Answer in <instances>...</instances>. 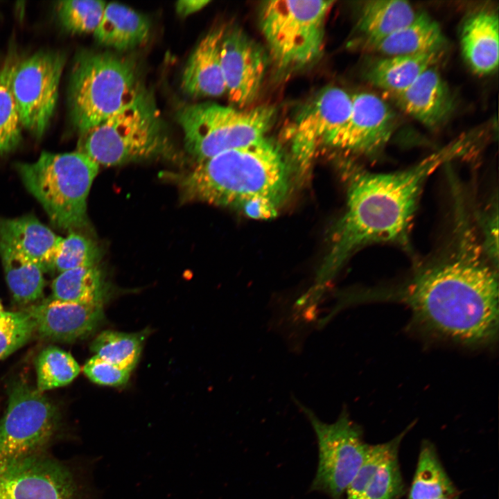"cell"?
I'll return each instance as SVG.
<instances>
[{
    "label": "cell",
    "mask_w": 499,
    "mask_h": 499,
    "mask_svg": "<svg viewBox=\"0 0 499 499\" xmlns=\"http://www.w3.org/2000/svg\"><path fill=\"white\" fill-rule=\"evenodd\" d=\"M222 28L207 33L191 55L182 77V89L193 97H216L226 89L220 62Z\"/></svg>",
    "instance_id": "obj_17"
},
{
    "label": "cell",
    "mask_w": 499,
    "mask_h": 499,
    "mask_svg": "<svg viewBox=\"0 0 499 499\" xmlns=\"http://www.w3.org/2000/svg\"><path fill=\"white\" fill-rule=\"evenodd\" d=\"M98 462L68 464L46 454L0 462V499H101L94 478Z\"/></svg>",
    "instance_id": "obj_9"
},
{
    "label": "cell",
    "mask_w": 499,
    "mask_h": 499,
    "mask_svg": "<svg viewBox=\"0 0 499 499\" xmlns=\"http://www.w3.org/2000/svg\"><path fill=\"white\" fill-rule=\"evenodd\" d=\"M394 129L389 106L370 92L352 95L348 119L331 134L325 146L344 151L373 155L387 143Z\"/></svg>",
    "instance_id": "obj_14"
},
{
    "label": "cell",
    "mask_w": 499,
    "mask_h": 499,
    "mask_svg": "<svg viewBox=\"0 0 499 499\" xmlns=\"http://www.w3.org/2000/svg\"><path fill=\"white\" fill-rule=\"evenodd\" d=\"M220 62L229 99L242 108L259 94L267 58L264 51L238 28L225 30Z\"/></svg>",
    "instance_id": "obj_15"
},
{
    "label": "cell",
    "mask_w": 499,
    "mask_h": 499,
    "mask_svg": "<svg viewBox=\"0 0 499 499\" xmlns=\"http://www.w3.org/2000/svg\"><path fill=\"white\" fill-rule=\"evenodd\" d=\"M143 339L137 333L104 331L93 341L91 350L100 358L131 371L140 356Z\"/></svg>",
    "instance_id": "obj_31"
},
{
    "label": "cell",
    "mask_w": 499,
    "mask_h": 499,
    "mask_svg": "<svg viewBox=\"0 0 499 499\" xmlns=\"http://www.w3.org/2000/svg\"><path fill=\"white\" fill-rule=\"evenodd\" d=\"M60 424L59 410L43 392L15 383L0 419V462L46 454Z\"/></svg>",
    "instance_id": "obj_10"
},
{
    "label": "cell",
    "mask_w": 499,
    "mask_h": 499,
    "mask_svg": "<svg viewBox=\"0 0 499 499\" xmlns=\"http://www.w3.org/2000/svg\"><path fill=\"white\" fill-rule=\"evenodd\" d=\"M450 240L431 260L391 288L359 293L360 302L387 300L412 311L413 323L455 343H492L498 329V265L484 252L467 211L458 206Z\"/></svg>",
    "instance_id": "obj_1"
},
{
    "label": "cell",
    "mask_w": 499,
    "mask_h": 499,
    "mask_svg": "<svg viewBox=\"0 0 499 499\" xmlns=\"http://www.w3.org/2000/svg\"><path fill=\"white\" fill-rule=\"evenodd\" d=\"M85 374L94 383L103 385L120 386L127 383L130 371L114 365L96 355L83 367Z\"/></svg>",
    "instance_id": "obj_35"
},
{
    "label": "cell",
    "mask_w": 499,
    "mask_h": 499,
    "mask_svg": "<svg viewBox=\"0 0 499 499\" xmlns=\"http://www.w3.org/2000/svg\"><path fill=\"white\" fill-rule=\"evenodd\" d=\"M441 499H457V497H455V498H441Z\"/></svg>",
    "instance_id": "obj_38"
},
{
    "label": "cell",
    "mask_w": 499,
    "mask_h": 499,
    "mask_svg": "<svg viewBox=\"0 0 499 499\" xmlns=\"http://www.w3.org/2000/svg\"><path fill=\"white\" fill-rule=\"evenodd\" d=\"M150 24L146 17L119 3L106 4L94 37L102 45L119 51L144 43L149 35Z\"/></svg>",
    "instance_id": "obj_22"
},
{
    "label": "cell",
    "mask_w": 499,
    "mask_h": 499,
    "mask_svg": "<svg viewBox=\"0 0 499 499\" xmlns=\"http://www.w3.org/2000/svg\"><path fill=\"white\" fill-rule=\"evenodd\" d=\"M35 369L36 388L42 392L68 385L80 371L74 358L57 347H48L40 353Z\"/></svg>",
    "instance_id": "obj_30"
},
{
    "label": "cell",
    "mask_w": 499,
    "mask_h": 499,
    "mask_svg": "<svg viewBox=\"0 0 499 499\" xmlns=\"http://www.w3.org/2000/svg\"><path fill=\"white\" fill-rule=\"evenodd\" d=\"M473 146L470 136L461 137L398 172L374 173L353 167L348 175L345 212L335 227L316 286L325 288L349 256L366 245L391 243L409 246L411 224L426 181L440 166Z\"/></svg>",
    "instance_id": "obj_2"
},
{
    "label": "cell",
    "mask_w": 499,
    "mask_h": 499,
    "mask_svg": "<svg viewBox=\"0 0 499 499\" xmlns=\"http://www.w3.org/2000/svg\"><path fill=\"white\" fill-rule=\"evenodd\" d=\"M15 167L54 226L69 231L87 226V200L99 170L97 163L78 151H44L36 161Z\"/></svg>",
    "instance_id": "obj_5"
},
{
    "label": "cell",
    "mask_w": 499,
    "mask_h": 499,
    "mask_svg": "<svg viewBox=\"0 0 499 499\" xmlns=\"http://www.w3.org/2000/svg\"><path fill=\"white\" fill-rule=\"evenodd\" d=\"M441 51L406 55L387 56L369 67L367 78L376 87L394 95L411 85L439 60Z\"/></svg>",
    "instance_id": "obj_23"
},
{
    "label": "cell",
    "mask_w": 499,
    "mask_h": 499,
    "mask_svg": "<svg viewBox=\"0 0 499 499\" xmlns=\"http://www.w3.org/2000/svg\"><path fill=\"white\" fill-rule=\"evenodd\" d=\"M352 95L331 86L320 91L299 112L288 131L292 156L302 168L317 149L340 128L349 118Z\"/></svg>",
    "instance_id": "obj_13"
},
{
    "label": "cell",
    "mask_w": 499,
    "mask_h": 499,
    "mask_svg": "<svg viewBox=\"0 0 499 499\" xmlns=\"http://www.w3.org/2000/svg\"><path fill=\"white\" fill-rule=\"evenodd\" d=\"M398 105L407 114L429 128H435L449 116L453 100L438 71L426 70L411 85L394 94Z\"/></svg>",
    "instance_id": "obj_18"
},
{
    "label": "cell",
    "mask_w": 499,
    "mask_h": 499,
    "mask_svg": "<svg viewBox=\"0 0 499 499\" xmlns=\"http://www.w3.org/2000/svg\"><path fill=\"white\" fill-rule=\"evenodd\" d=\"M406 1L371 0L361 7L356 29L358 44L380 40L411 23L417 15Z\"/></svg>",
    "instance_id": "obj_24"
},
{
    "label": "cell",
    "mask_w": 499,
    "mask_h": 499,
    "mask_svg": "<svg viewBox=\"0 0 499 499\" xmlns=\"http://www.w3.org/2000/svg\"><path fill=\"white\" fill-rule=\"evenodd\" d=\"M143 94L132 61L108 52H82L71 73L69 116L80 134L132 105Z\"/></svg>",
    "instance_id": "obj_4"
},
{
    "label": "cell",
    "mask_w": 499,
    "mask_h": 499,
    "mask_svg": "<svg viewBox=\"0 0 499 499\" xmlns=\"http://www.w3.org/2000/svg\"><path fill=\"white\" fill-rule=\"evenodd\" d=\"M444 44L440 26L424 12H419L411 23L380 40L360 44L364 49L386 57L441 51Z\"/></svg>",
    "instance_id": "obj_21"
},
{
    "label": "cell",
    "mask_w": 499,
    "mask_h": 499,
    "mask_svg": "<svg viewBox=\"0 0 499 499\" xmlns=\"http://www.w3.org/2000/svg\"><path fill=\"white\" fill-rule=\"evenodd\" d=\"M334 3L322 0L264 2L260 12L261 29L279 69H300L320 55L326 20Z\"/></svg>",
    "instance_id": "obj_7"
},
{
    "label": "cell",
    "mask_w": 499,
    "mask_h": 499,
    "mask_svg": "<svg viewBox=\"0 0 499 499\" xmlns=\"http://www.w3.org/2000/svg\"><path fill=\"white\" fill-rule=\"evenodd\" d=\"M0 259L14 299L22 304L38 300L45 286L44 270L37 263L0 240Z\"/></svg>",
    "instance_id": "obj_25"
},
{
    "label": "cell",
    "mask_w": 499,
    "mask_h": 499,
    "mask_svg": "<svg viewBox=\"0 0 499 499\" xmlns=\"http://www.w3.org/2000/svg\"><path fill=\"white\" fill-rule=\"evenodd\" d=\"M457 497V490L439 459L434 445L422 444L409 499H441Z\"/></svg>",
    "instance_id": "obj_27"
},
{
    "label": "cell",
    "mask_w": 499,
    "mask_h": 499,
    "mask_svg": "<svg viewBox=\"0 0 499 499\" xmlns=\"http://www.w3.org/2000/svg\"><path fill=\"white\" fill-rule=\"evenodd\" d=\"M292 399L310 421L317 440L319 461L310 489L326 493L331 499H342L370 445L364 441L360 427L351 419L346 409L335 421L327 423L295 397Z\"/></svg>",
    "instance_id": "obj_11"
},
{
    "label": "cell",
    "mask_w": 499,
    "mask_h": 499,
    "mask_svg": "<svg viewBox=\"0 0 499 499\" xmlns=\"http://www.w3.org/2000/svg\"><path fill=\"white\" fill-rule=\"evenodd\" d=\"M179 183L185 200L265 218L276 214L286 198L289 172L282 151L265 137L197 162Z\"/></svg>",
    "instance_id": "obj_3"
},
{
    "label": "cell",
    "mask_w": 499,
    "mask_h": 499,
    "mask_svg": "<svg viewBox=\"0 0 499 499\" xmlns=\"http://www.w3.org/2000/svg\"><path fill=\"white\" fill-rule=\"evenodd\" d=\"M27 311L35 331L53 340L73 341L91 333L103 318V304H87L52 299Z\"/></svg>",
    "instance_id": "obj_16"
},
{
    "label": "cell",
    "mask_w": 499,
    "mask_h": 499,
    "mask_svg": "<svg viewBox=\"0 0 499 499\" xmlns=\"http://www.w3.org/2000/svg\"><path fill=\"white\" fill-rule=\"evenodd\" d=\"M4 311H5V310H3V307H2V305H1V302H0V315H1Z\"/></svg>",
    "instance_id": "obj_37"
},
{
    "label": "cell",
    "mask_w": 499,
    "mask_h": 499,
    "mask_svg": "<svg viewBox=\"0 0 499 499\" xmlns=\"http://www.w3.org/2000/svg\"><path fill=\"white\" fill-rule=\"evenodd\" d=\"M78 151L99 166H117L160 154L165 146L155 107L143 94L137 102L80 134Z\"/></svg>",
    "instance_id": "obj_8"
},
{
    "label": "cell",
    "mask_w": 499,
    "mask_h": 499,
    "mask_svg": "<svg viewBox=\"0 0 499 499\" xmlns=\"http://www.w3.org/2000/svg\"><path fill=\"white\" fill-rule=\"evenodd\" d=\"M53 298L87 304H103L106 286L98 265L64 271L52 283Z\"/></svg>",
    "instance_id": "obj_26"
},
{
    "label": "cell",
    "mask_w": 499,
    "mask_h": 499,
    "mask_svg": "<svg viewBox=\"0 0 499 499\" xmlns=\"http://www.w3.org/2000/svg\"><path fill=\"white\" fill-rule=\"evenodd\" d=\"M209 3V0H182L176 2L175 10L180 16L186 17L202 10Z\"/></svg>",
    "instance_id": "obj_36"
},
{
    "label": "cell",
    "mask_w": 499,
    "mask_h": 499,
    "mask_svg": "<svg viewBox=\"0 0 499 499\" xmlns=\"http://www.w3.org/2000/svg\"><path fill=\"white\" fill-rule=\"evenodd\" d=\"M66 62L58 51H38L16 62L10 86L22 128L40 139L53 116Z\"/></svg>",
    "instance_id": "obj_12"
},
{
    "label": "cell",
    "mask_w": 499,
    "mask_h": 499,
    "mask_svg": "<svg viewBox=\"0 0 499 499\" xmlns=\"http://www.w3.org/2000/svg\"><path fill=\"white\" fill-rule=\"evenodd\" d=\"M461 47L473 71L481 75L494 71L499 58L498 15L481 10L469 17L462 27Z\"/></svg>",
    "instance_id": "obj_20"
},
{
    "label": "cell",
    "mask_w": 499,
    "mask_h": 499,
    "mask_svg": "<svg viewBox=\"0 0 499 499\" xmlns=\"http://www.w3.org/2000/svg\"><path fill=\"white\" fill-rule=\"evenodd\" d=\"M35 331V323L27 310L4 311L0 315V360L23 346Z\"/></svg>",
    "instance_id": "obj_34"
},
{
    "label": "cell",
    "mask_w": 499,
    "mask_h": 499,
    "mask_svg": "<svg viewBox=\"0 0 499 499\" xmlns=\"http://www.w3.org/2000/svg\"><path fill=\"white\" fill-rule=\"evenodd\" d=\"M61 238L33 215L13 218L0 216V240L44 272L52 270L53 257Z\"/></svg>",
    "instance_id": "obj_19"
},
{
    "label": "cell",
    "mask_w": 499,
    "mask_h": 499,
    "mask_svg": "<svg viewBox=\"0 0 499 499\" xmlns=\"http://www.w3.org/2000/svg\"><path fill=\"white\" fill-rule=\"evenodd\" d=\"M12 53L0 67V157L15 150L21 141V129L10 80L16 64Z\"/></svg>",
    "instance_id": "obj_28"
},
{
    "label": "cell",
    "mask_w": 499,
    "mask_h": 499,
    "mask_svg": "<svg viewBox=\"0 0 499 499\" xmlns=\"http://www.w3.org/2000/svg\"><path fill=\"white\" fill-rule=\"evenodd\" d=\"M398 453L391 455L364 484L349 485L345 499H400L404 484L400 471Z\"/></svg>",
    "instance_id": "obj_29"
},
{
    "label": "cell",
    "mask_w": 499,
    "mask_h": 499,
    "mask_svg": "<svg viewBox=\"0 0 499 499\" xmlns=\"http://www.w3.org/2000/svg\"><path fill=\"white\" fill-rule=\"evenodd\" d=\"M106 3L96 0L59 1L57 14L62 26L76 34L94 33L102 19Z\"/></svg>",
    "instance_id": "obj_33"
},
{
    "label": "cell",
    "mask_w": 499,
    "mask_h": 499,
    "mask_svg": "<svg viewBox=\"0 0 499 499\" xmlns=\"http://www.w3.org/2000/svg\"><path fill=\"white\" fill-rule=\"evenodd\" d=\"M274 116L271 106L236 109L202 103L183 107L177 121L186 150L198 162L265 138Z\"/></svg>",
    "instance_id": "obj_6"
},
{
    "label": "cell",
    "mask_w": 499,
    "mask_h": 499,
    "mask_svg": "<svg viewBox=\"0 0 499 499\" xmlns=\"http://www.w3.org/2000/svg\"><path fill=\"white\" fill-rule=\"evenodd\" d=\"M100 249L90 238L73 231L61 238L52 260L51 269L62 272L77 268L97 265Z\"/></svg>",
    "instance_id": "obj_32"
}]
</instances>
